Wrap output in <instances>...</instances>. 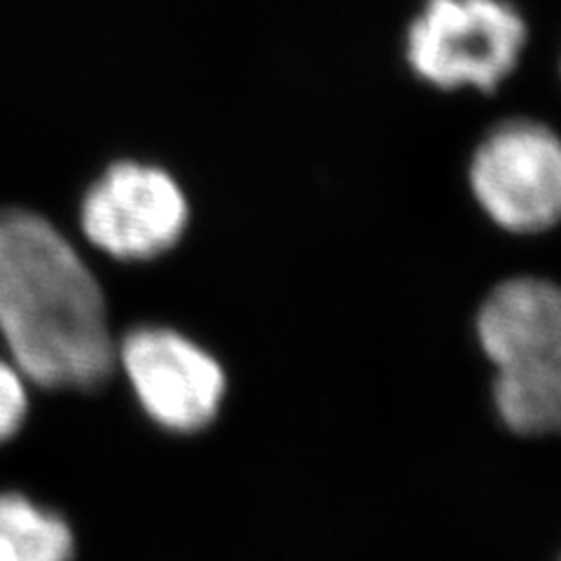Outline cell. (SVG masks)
<instances>
[{
    "label": "cell",
    "mask_w": 561,
    "mask_h": 561,
    "mask_svg": "<svg viewBox=\"0 0 561 561\" xmlns=\"http://www.w3.org/2000/svg\"><path fill=\"white\" fill-rule=\"evenodd\" d=\"M0 337L28 381L90 391L115 348L99 280L55 225L0 208Z\"/></svg>",
    "instance_id": "cell-1"
},
{
    "label": "cell",
    "mask_w": 561,
    "mask_h": 561,
    "mask_svg": "<svg viewBox=\"0 0 561 561\" xmlns=\"http://www.w3.org/2000/svg\"><path fill=\"white\" fill-rule=\"evenodd\" d=\"M529 41L511 0H424L405 33L412 73L440 92H494Z\"/></svg>",
    "instance_id": "cell-2"
},
{
    "label": "cell",
    "mask_w": 561,
    "mask_h": 561,
    "mask_svg": "<svg viewBox=\"0 0 561 561\" xmlns=\"http://www.w3.org/2000/svg\"><path fill=\"white\" fill-rule=\"evenodd\" d=\"M470 185L491 220L517 234L546 232L561 214V146L534 119L491 129L470 162Z\"/></svg>",
    "instance_id": "cell-3"
},
{
    "label": "cell",
    "mask_w": 561,
    "mask_h": 561,
    "mask_svg": "<svg viewBox=\"0 0 561 561\" xmlns=\"http://www.w3.org/2000/svg\"><path fill=\"white\" fill-rule=\"evenodd\" d=\"M190 206L173 175L160 167L115 162L87 190L80 227L96 249L119 260H150L185 232Z\"/></svg>",
    "instance_id": "cell-4"
},
{
    "label": "cell",
    "mask_w": 561,
    "mask_h": 561,
    "mask_svg": "<svg viewBox=\"0 0 561 561\" xmlns=\"http://www.w3.org/2000/svg\"><path fill=\"white\" fill-rule=\"evenodd\" d=\"M122 367L157 424L195 433L218 414L225 373L214 356L169 328H138L119 346Z\"/></svg>",
    "instance_id": "cell-5"
},
{
    "label": "cell",
    "mask_w": 561,
    "mask_h": 561,
    "mask_svg": "<svg viewBox=\"0 0 561 561\" xmlns=\"http://www.w3.org/2000/svg\"><path fill=\"white\" fill-rule=\"evenodd\" d=\"M478 337L499 370L561 363V295L540 278H513L486 297Z\"/></svg>",
    "instance_id": "cell-6"
},
{
    "label": "cell",
    "mask_w": 561,
    "mask_h": 561,
    "mask_svg": "<svg viewBox=\"0 0 561 561\" xmlns=\"http://www.w3.org/2000/svg\"><path fill=\"white\" fill-rule=\"evenodd\" d=\"M68 522L20 491H0V561H73Z\"/></svg>",
    "instance_id": "cell-7"
},
{
    "label": "cell",
    "mask_w": 561,
    "mask_h": 561,
    "mask_svg": "<svg viewBox=\"0 0 561 561\" xmlns=\"http://www.w3.org/2000/svg\"><path fill=\"white\" fill-rule=\"evenodd\" d=\"M494 400L505 426L519 435L557 431L561 416V363L499 370Z\"/></svg>",
    "instance_id": "cell-8"
},
{
    "label": "cell",
    "mask_w": 561,
    "mask_h": 561,
    "mask_svg": "<svg viewBox=\"0 0 561 561\" xmlns=\"http://www.w3.org/2000/svg\"><path fill=\"white\" fill-rule=\"evenodd\" d=\"M28 416V379L12 358L0 356V445L22 431Z\"/></svg>",
    "instance_id": "cell-9"
}]
</instances>
